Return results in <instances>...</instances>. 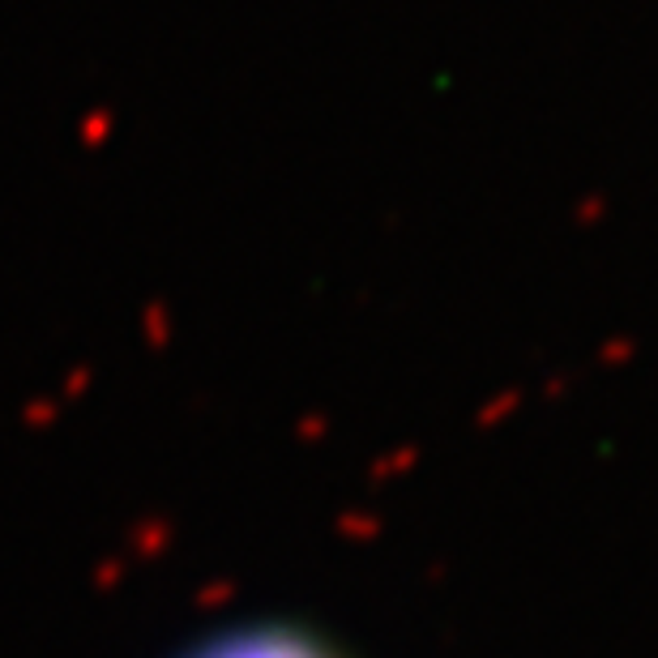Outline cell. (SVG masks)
<instances>
[{
    "mask_svg": "<svg viewBox=\"0 0 658 658\" xmlns=\"http://www.w3.org/2000/svg\"><path fill=\"white\" fill-rule=\"evenodd\" d=\"M197 658H334L321 650L312 637L278 624H257V628H235L227 637L210 642Z\"/></svg>",
    "mask_w": 658,
    "mask_h": 658,
    "instance_id": "1",
    "label": "cell"
}]
</instances>
